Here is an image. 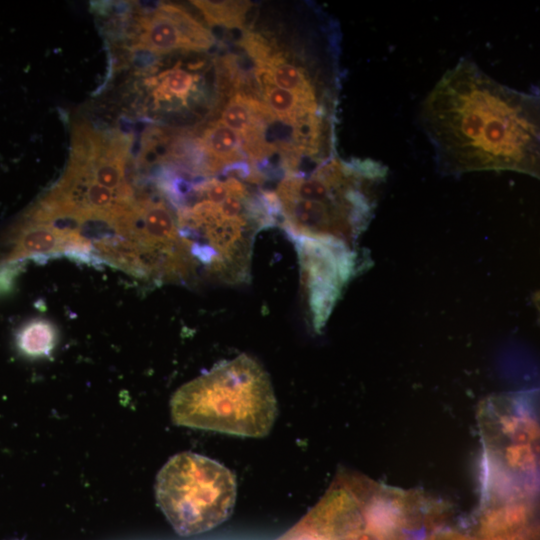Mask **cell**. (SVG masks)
I'll use <instances>...</instances> for the list:
<instances>
[{"instance_id":"1","label":"cell","mask_w":540,"mask_h":540,"mask_svg":"<svg viewBox=\"0 0 540 540\" xmlns=\"http://www.w3.org/2000/svg\"><path fill=\"white\" fill-rule=\"evenodd\" d=\"M420 121L443 173L539 175L538 94L498 83L471 60H460L442 76L423 102Z\"/></svg>"},{"instance_id":"2","label":"cell","mask_w":540,"mask_h":540,"mask_svg":"<svg viewBox=\"0 0 540 540\" xmlns=\"http://www.w3.org/2000/svg\"><path fill=\"white\" fill-rule=\"evenodd\" d=\"M386 174L371 159H334L309 176L288 173L273 192L277 218L293 241L345 244L366 225Z\"/></svg>"},{"instance_id":"3","label":"cell","mask_w":540,"mask_h":540,"mask_svg":"<svg viewBox=\"0 0 540 540\" xmlns=\"http://www.w3.org/2000/svg\"><path fill=\"white\" fill-rule=\"evenodd\" d=\"M175 424L243 437H263L277 417L269 376L241 354L181 386L171 399Z\"/></svg>"},{"instance_id":"4","label":"cell","mask_w":540,"mask_h":540,"mask_svg":"<svg viewBox=\"0 0 540 540\" xmlns=\"http://www.w3.org/2000/svg\"><path fill=\"white\" fill-rule=\"evenodd\" d=\"M155 494L174 529L187 536L208 531L229 517L237 484L234 474L221 463L183 452L161 468Z\"/></svg>"},{"instance_id":"5","label":"cell","mask_w":540,"mask_h":540,"mask_svg":"<svg viewBox=\"0 0 540 540\" xmlns=\"http://www.w3.org/2000/svg\"><path fill=\"white\" fill-rule=\"evenodd\" d=\"M298 251L302 280L307 294L312 323L322 325L341 284L348 277L349 253L342 244L316 241H293Z\"/></svg>"},{"instance_id":"6","label":"cell","mask_w":540,"mask_h":540,"mask_svg":"<svg viewBox=\"0 0 540 540\" xmlns=\"http://www.w3.org/2000/svg\"><path fill=\"white\" fill-rule=\"evenodd\" d=\"M212 34L188 12L173 4H161L138 19L134 46L150 52L206 50Z\"/></svg>"},{"instance_id":"7","label":"cell","mask_w":540,"mask_h":540,"mask_svg":"<svg viewBox=\"0 0 540 540\" xmlns=\"http://www.w3.org/2000/svg\"><path fill=\"white\" fill-rule=\"evenodd\" d=\"M11 237V250L4 261H47L65 256L69 230L49 223L22 220Z\"/></svg>"},{"instance_id":"8","label":"cell","mask_w":540,"mask_h":540,"mask_svg":"<svg viewBox=\"0 0 540 540\" xmlns=\"http://www.w3.org/2000/svg\"><path fill=\"white\" fill-rule=\"evenodd\" d=\"M57 341V327L45 318H32L26 321L15 335L18 350L31 358L50 356Z\"/></svg>"},{"instance_id":"9","label":"cell","mask_w":540,"mask_h":540,"mask_svg":"<svg viewBox=\"0 0 540 540\" xmlns=\"http://www.w3.org/2000/svg\"><path fill=\"white\" fill-rule=\"evenodd\" d=\"M201 141L215 165L220 170L223 164L242 160L240 135L222 124L220 121L210 125L204 132Z\"/></svg>"},{"instance_id":"10","label":"cell","mask_w":540,"mask_h":540,"mask_svg":"<svg viewBox=\"0 0 540 540\" xmlns=\"http://www.w3.org/2000/svg\"><path fill=\"white\" fill-rule=\"evenodd\" d=\"M193 3L204 13L208 23L226 27L240 26L247 10L245 2L194 1Z\"/></svg>"},{"instance_id":"11","label":"cell","mask_w":540,"mask_h":540,"mask_svg":"<svg viewBox=\"0 0 540 540\" xmlns=\"http://www.w3.org/2000/svg\"><path fill=\"white\" fill-rule=\"evenodd\" d=\"M156 85L157 100H185L194 85V77L183 69L174 68L163 72Z\"/></svg>"},{"instance_id":"12","label":"cell","mask_w":540,"mask_h":540,"mask_svg":"<svg viewBox=\"0 0 540 540\" xmlns=\"http://www.w3.org/2000/svg\"><path fill=\"white\" fill-rule=\"evenodd\" d=\"M24 266V261L0 262V296L12 292L16 280L24 269Z\"/></svg>"},{"instance_id":"13","label":"cell","mask_w":540,"mask_h":540,"mask_svg":"<svg viewBox=\"0 0 540 540\" xmlns=\"http://www.w3.org/2000/svg\"><path fill=\"white\" fill-rule=\"evenodd\" d=\"M487 540H525V539L521 537L519 533L516 531V532L487 537Z\"/></svg>"},{"instance_id":"14","label":"cell","mask_w":540,"mask_h":540,"mask_svg":"<svg viewBox=\"0 0 540 540\" xmlns=\"http://www.w3.org/2000/svg\"><path fill=\"white\" fill-rule=\"evenodd\" d=\"M452 540H477V539L468 538V537H465V536H455V537L452 538Z\"/></svg>"}]
</instances>
